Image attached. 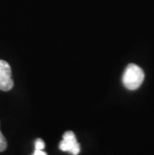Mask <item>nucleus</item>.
Returning <instances> with one entry per match:
<instances>
[{"mask_svg": "<svg viewBox=\"0 0 154 155\" xmlns=\"http://www.w3.org/2000/svg\"><path fill=\"white\" fill-rule=\"evenodd\" d=\"M7 148V141H6L4 135L0 131V152H3Z\"/></svg>", "mask_w": 154, "mask_h": 155, "instance_id": "20e7f679", "label": "nucleus"}, {"mask_svg": "<svg viewBox=\"0 0 154 155\" xmlns=\"http://www.w3.org/2000/svg\"><path fill=\"white\" fill-rule=\"evenodd\" d=\"M144 80V72L135 64H129L124 71L122 82L127 89L136 90L140 87Z\"/></svg>", "mask_w": 154, "mask_h": 155, "instance_id": "f257e3e1", "label": "nucleus"}, {"mask_svg": "<svg viewBox=\"0 0 154 155\" xmlns=\"http://www.w3.org/2000/svg\"><path fill=\"white\" fill-rule=\"evenodd\" d=\"M13 87L12 72L9 63L0 60V90L9 91Z\"/></svg>", "mask_w": 154, "mask_h": 155, "instance_id": "7ed1b4c3", "label": "nucleus"}, {"mask_svg": "<svg viewBox=\"0 0 154 155\" xmlns=\"http://www.w3.org/2000/svg\"><path fill=\"white\" fill-rule=\"evenodd\" d=\"M59 149L64 152H69L71 155H77L80 152V145L77 142L74 132L66 131L63 134L61 142L59 143Z\"/></svg>", "mask_w": 154, "mask_h": 155, "instance_id": "f03ea898", "label": "nucleus"}, {"mask_svg": "<svg viewBox=\"0 0 154 155\" xmlns=\"http://www.w3.org/2000/svg\"><path fill=\"white\" fill-rule=\"evenodd\" d=\"M34 147L35 149H38V150H43L45 148V143L44 141L41 139V138H38V139L35 140V143H34Z\"/></svg>", "mask_w": 154, "mask_h": 155, "instance_id": "39448f33", "label": "nucleus"}, {"mask_svg": "<svg viewBox=\"0 0 154 155\" xmlns=\"http://www.w3.org/2000/svg\"><path fill=\"white\" fill-rule=\"evenodd\" d=\"M32 155H47V153L45 152L43 150H38V149H35L34 153Z\"/></svg>", "mask_w": 154, "mask_h": 155, "instance_id": "423d86ee", "label": "nucleus"}]
</instances>
